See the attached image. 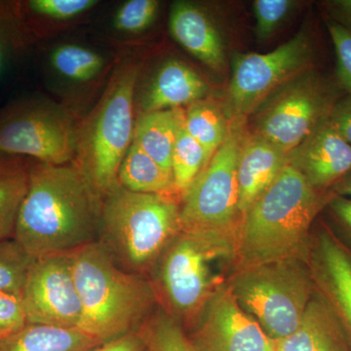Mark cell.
<instances>
[{"instance_id": "6da1fadb", "label": "cell", "mask_w": 351, "mask_h": 351, "mask_svg": "<svg viewBox=\"0 0 351 351\" xmlns=\"http://www.w3.org/2000/svg\"><path fill=\"white\" fill-rule=\"evenodd\" d=\"M103 202L73 162L32 160L13 239L34 260L69 255L98 241Z\"/></svg>"}, {"instance_id": "7a4b0ae2", "label": "cell", "mask_w": 351, "mask_h": 351, "mask_svg": "<svg viewBox=\"0 0 351 351\" xmlns=\"http://www.w3.org/2000/svg\"><path fill=\"white\" fill-rule=\"evenodd\" d=\"M334 195L314 189L301 173L285 166L243 216L237 269L288 258L306 261L314 221Z\"/></svg>"}, {"instance_id": "3957f363", "label": "cell", "mask_w": 351, "mask_h": 351, "mask_svg": "<svg viewBox=\"0 0 351 351\" xmlns=\"http://www.w3.org/2000/svg\"><path fill=\"white\" fill-rule=\"evenodd\" d=\"M82 302L80 329L103 343L137 332L158 304L149 278L120 269L94 242L69 254Z\"/></svg>"}, {"instance_id": "277c9868", "label": "cell", "mask_w": 351, "mask_h": 351, "mask_svg": "<svg viewBox=\"0 0 351 351\" xmlns=\"http://www.w3.org/2000/svg\"><path fill=\"white\" fill-rule=\"evenodd\" d=\"M180 204L172 195L133 193L119 186L104 199L97 242L120 269L149 278L182 232Z\"/></svg>"}, {"instance_id": "5b68a950", "label": "cell", "mask_w": 351, "mask_h": 351, "mask_svg": "<svg viewBox=\"0 0 351 351\" xmlns=\"http://www.w3.org/2000/svg\"><path fill=\"white\" fill-rule=\"evenodd\" d=\"M138 75L133 60L117 64L100 100L78 125L73 163L103 200L120 186L119 168L133 142Z\"/></svg>"}, {"instance_id": "8992f818", "label": "cell", "mask_w": 351, "mask_h": 351, "mask_svg": "<svg viewBox=\"0 0 351 351\" xmlns=\"http://www.w3.org/2000/svg\"><path fill=\"white\" fill-rule=\"evenodd\" d=\"M230 132L181 199L182 232L223 240L237 247L242 216L237 168L248 134L247 121L230 120Z\"/></svg>"}, {"instance_id": "52a82bcc", "label": "cell", "mask_w": 351, "mask_h": 351, "mask_svg": "<svg viewBox=\"0 0 351 351\" xmlns=\"http://www.w3.org/2000/svg\"><path fill=\"white\" fill-rule=\"evenodd\" d=\"M235 301L274 341L299 328L314 285L306 261H276L237 269L228 283Z\"/></svg>"}, {"instance_id": "ba28073f", "label": "cell", "mask_w": 351, "mask_h": 351, "mask_svg": "<svg viewBox=\"0 0 351 351\" xmlns=\"http://www.w3.org/2000/svg\"><path fill=\"white\" fill-rule=\"evenodd\" d=\"M234 258L235 245L181 232L157 263L152 283L157 301L178 322L195 324L211 295L223 285L213 271L215 263Z\"/></svg>"}, {"instance_id": "9c48e42d", "label": "cell", "mask_w": 351, "mask_h": 351, "mask_svg": "<svg viewBox=\"0 0 351 351\" xmlns=\"http://www.w3.org/2000/svg\"><path fill=\"white\" fill-rule=\"evenodd\" d=\"M345 95L335 75L314 66L270 94L247 120L248 131L289 154L329 117Z\"/></svg>"}, {"instance_id": "30bf717a", "label": "cell", "mask_w": 351, "mask_h": 351, "mask_svg": "<svg viewBox=\"0 0 351 351\" xmlns=\"http://www.w3.org/2000/svg\"><path fill=\"white\" fill-rule=\"evenodd\" d=\"M316 57L313 29L306 25L269 53L235 55L232 80L223 101L228 119L247 121L277 88L302 71L317 66Z\"/></svg>"}, {"instance_id": "8fae6325", "label": "cell", "mask_w": 351, "mask_h": 351, "mask_svg": "<svg viewBox=\"0 0 351 351\" xmlns=\"http://www.w3.org/2000/svg\"><path fill=\"white\" fill-rule=\"evenodd\" d=\"M78 125L62 108L21 101L0 110V154L51 165L75 160Z\"/></svg>"}, {"instance_id": "7c38bea8", "label": "cell", "mask_w": 351, "mask_h": 351, "mask_svg": "<svg viewBox=\"0 0 351 351\" xmlns=\"http://www.w3.org/2000/svg\"><path fill=\"white\" fill-rule=\"evenodd\" d=\"M27 323L78 328L82 306L69 255L36 258L22 294Z\"/></svg>"}, {"instance_id": "4fadbf2b", "label": "cell", "mask_w": 351, "mask_h": 351, "mask_svg": "<svg viewBox=\"0 0 351 351\" xmlns=\"http://www.w3.org/2000/svg\"><path fill=\"white\" fill-rule=\"evenodd\" d=\"M189 339L193 351H276L274 341L239 306L226 283L211 295Z\"/></svg>"}, {"instance_id": "5bb4252c", "label": "cell", "mask_w": 351, "mask_h": 351, "mask_svg": "<svg viewBox=\"0 0 351 351\" xmlns=\"http://www.w3.org/2000/svg\"><path fill=\"white\" fill-rule=\"evenodd\" d=\"M306 263L314 291L339 321L351 343V251L323 226L311 235Z\"/></svg>"}, {"instance_id": "9a60e30c", "label": "cell", "mask_w": 351, "mask_h": 351, "mask_svg": "<svg viewBox=\"0 0 351 351\" xmlns=\"http://www.w3.org/2000/svg\"><path fill=\"white\" fill-rule=\"evenodd\" d=\"M288 164L314 189L328 193L351 173V145L328 117L288 154Z\"/></svg>"}, {"instance_id": "2e32d148", "label": "cell", "mask_w": 351, "mask_h": 351, "mask_svg": "<svg viewBox=\"0 0 351 351\" xmlns=\"http://www.w3.org/2000/svg\"><path fill=\"white\" fill-rule=\"evenodd\" d=\"M169 27L173 38L208 68L223 71L226 52L218 27L202 9L188 1L171 7Z\"/></svg>"}, {"instance_id": "e0dca14e", "label": "cell", "mask_w": 351, "mask_h": 351, "mask_svg": "<svg viewBox=\"0 0 351 351\" xmlns=\"http://www.w3.org/2000/svg\"><path fill=\"white\" fill-rule=\"evenodd\" d=\"M287 165V154L248 131L240 152L237 168L239 210L242 216Z\"/></svg>"}, {"instance_id": "ac0fdd59", "label": "cell", "mask_w": 351, "mask_h": 351, "mask_svg": "<svg viewBox=\"0 0 351 351\" xmlns=\"http://www.w3.org/2000/svg\"><path fill=\"white\" fill-rule=\"evenodd\" d=\"M205 80L188 64L176 59L164 62L143 95V112L189 107L208 96Z\"/></svg>"}, {"instance_id": "d6986e66", "label": "cell", "mask_w": 351, "mask_h": 351, "mask_svg": "<svg viewBox=\"0 0 351 351\" xmlns=\"http://www.w3.org/2000/svg\"><path fill=\"white\" fill-rule=\"evenodd\" d=\"M276 351H351L348 335L324 301L314 292L299 328L274 341Z\"/></svg>"}, {"instance_id": "ffe728a7", "label": "cell", "mask_w": 351, "mask_h": 351, "mask_svg": "<svg viewBox=\"0 0 351 351\" xmlns=\"http://www.w3.org/2000/svg\"><path fill=\"white\" fill-rule=\"evenodd\" d=\"M100 346V341L80 328L34 323L0 339V351H94Z\"/></svg>"}, {"instance_id": "44dd1931", "label": "cell", "mask_w": 351, "mask_h": 351, "mask_svg": "<svg viewBox=\"0 0 351 351\" xmlns=\"http://www.w3.org/2000/svg\"><path fill=\"white\" fill-rule=\"evenodd\" d=\"M182 108L142 113L134 126L133 142L170 174Z\"/></svg>"}, {"instance_id": "7402d4cb", "label": "cell", "mask_w": 351, "mask_h": 351, "mask_svg": "<svg viewBox=\"0 0 351 351\" xmlns=\"http://www.w3.org/2000/svg\"><path fill=\"white\" fill-rule=\"evenodd\" d=\"M32 159L0 154V242L13 239L29 184Z\"/></svg>"}, {"instance_id": "603a6c76", "label": "cell", "mask_w": 351, "mask_h": 351, "mask_svg": "<svg viewBox=\"0 0 351 351\" xmlns=\"http://www.w3.org/2000/svg\"><path fill=\"white\" fill-rule=\"evenodd\" d=\"M184 119L186 130L204 149L208 162L225 142L232 123L223 101L205 97L184 108Z\"/></svg>"}, {"instance_id": "cb8c5ba5", "label": "cell", "mask_w": 351, "mask_h": 351, "mask_svg": "<svg viewBox=\"0 0 351 351\" xmlns=\"http://www.w3.org/2000/svg\"><path fill=\"white\" fill-rule=\"evenodd\" d=\"M119 182L122 188L133 193L172 195V174L134 142L120 166Z\"/></svg>"}, {"instance_id": "d4e9b609", "label": "cell", "mask_w": 351, "mask_h": 351, "mask_svg": "<svg viewBox=\"0 0 351 351\" xmlns=\"http://www.w3.org/2000/svg\"><path fill=\"white\" fill-rule=\"evenodd\" d=\"M206 163L204 149L186 130L184 108L180 117L172 156V195L180 202Z\"/></svg>"}, {"instance_id": "484cf974", "label": "cell", "mask_w": 351, "mask_h": 351, "mask_svg": "<svg viewBox=\"0 0 351 351\" xmlns=\"http://www.w3.org/2000/svg\"><path fill=\"white\" fill-rule=\"evenodd\" d=\"M137 332L145 351H193L182 325L165 311L152 314Z\"/></svg>"}, {"instance_id": "4316f807", "label": "cell", "mask_w": 351, "mask_h": 351, "mask_svg": "<svg viewBox=\"0 0 351 351\" xmlns=\"http://www.w3.org/2000/svg\"><path fill=\"white\" fill-rule=\"evenodd\" d=\"M51 63L60 75L78 82L92 80L104 66L100 55L88 48L71 44L55 49Z\"/></svg>"}, {"instance_id": "83f0119b", "label": "cell", "mask_w": 351, "mask_h": 351, "mask_svg": "<svg viewBox=\"0 0 351 351\" xmlns=\"http://www.w3.org/2000/svg\"><path fill=\"white\" fill-rule=\"evenodd\" d=\"M34 261L15 239L0 242V291L22 297Z\"/></svg>"}, {"instance_id": "f1b7e54d", "label": "cell", "mask_w": 351, "mask_h": 351, "mask_svg": "<svg viewBox=\"0 0 351 351\" xmlns=\"http://www.w3.org/2000/svg\"><path fill=\"white\" fill-rule=\"evenodd\" d=\"M297 5L298 2L293 0L254 1L255 36L257 40L263 43L271 38Z\"/></svg>"}, {"instance_id": "f546056e", "label": "cell", "mask_w": 351, "mask_h": 351, "mask_svg": "<svg viewBox=\"0 0 351 351\" xmlns=\"http://www.w3.org/2000/svg\"><path fill=\"white\" fill-rule=\"evenodd\" d=\"M158 10L159 2L156 0H130L117 11L115 27L132 34L145 31L156 20Z\"/></svg>"}, {"instance_id": "4dcf8cb0", "label": "cell", "mask_w": 351, "mask_h": 351, "mask_svg": "<svg viewBox=\"0 0 351 351\" xmlns=\"http://www.w3.org/2000/svg\"><path fill=\"white\" fill-rule=\"evenodd\" d=\"M325 20L336 55V76L346 95L351 96V34L341 25Z\"/></svg>"}, {"instance_id": "1f68e13d", "label": "cell", "mask_w": 351, "mask_h": 351, "mask_svg": "<svg viewBox=\"0 0 351 351\" xmlns=\"http://www.w3.org/2000/svg\"><path fill=\"white\" fill-rule=\"evenodd\" d=\"M96 3L95 0H31L22 6L34 15L50 19L69 20L86 12Z\"/></svg>"}, {"instance_id": "d6a6232c", "label": "cell", "mask_w": 351, "mask_h": 351, "mask_svg": "<svg viewBox=\"0 0 351 351\" xmlns=\"http://www.w3.org/2000/svg\"><path fill=\"white\" fill-rule=\"evenodd\" d=\"M27 324L22 297L0 291V339L8 338Z\"/></svg>"}, {"instance_id": "836d02e7", "label": "cell", "mask_w": 351, "mask_h": 351, "mask_svg": "<svg viewBox=\"0 0 351 351\" xmlns=\"http://www.w3.org/2000/svg\"><path fill=\"white\" fill-rule=\"evenodd\" d=\"M324 211L334 223L335 228L338 230L339 235L346 239L348 243H343L350 249L351 251V199L350 198L341 197L334 195L330 202L328 203Z\"/></svg>"}, {"instance_id": "e575fe53", "label": "cell", "mask_w": 351, "mask_h": 351, "mask_svg": "<svg viewBox=\"0 0 351 351\" xmlns=\"http://www.w3.org/2000/svg\"><path fill=\"white\" fill-rule=\"evenodd\" d=\"M329 120L339 135L351 145V96L345 95L337 101Z\"/></svg>"}, {"instance_id": "d590c367", "label": "cell", "mask_w": 351, "mask_h": 351, "mask_svg": "<svg viewBox=\"0 0 351 351\" xmlns=\"http://www.w3.org/2000/svg\"><path fill=\"white\" fill-rule=\"evenodd\" d=\"M324 19L341 25L351 34V0H327L321 2Z\"/></svg>"}, {"instance_id": "8d00e7d4", "label": "cell", "mask_w": 351, "mask_h": 351, "mask_svg": "<svg viewBox=\"0 0 351 351\" xmlns=\"http://www.w3.org/2000/svg\"><path fill=\"white\" fill-rule=\"evenodd\" d=\"M94 351H145V346L138 332H134L103 343Z\"/></svg>"}, {"instance_id": "74e56055", "label": "cell", "mask_w": 351, "mask_h": 351, "mask_svg": "<svg viewBox=\"0 0 351 351\" xmlns=\"http://www.w3.org/2000/svg\"><path fill=\"white\" fill-rule=\"evenodd\" d=\"M331 191L335 195L351 199V173L339 181Z\"/></svg>"}, {"instance_id": "f35d334b", "label": "cell", "mask_w": 351, "mask_h": 351, "mask_svg": "<svg viewBox=\"0 0 351 351\" xmlns=\"http://www.w3.org/2000/svg\"><path fill=\"white\" fill-rule=\"evenodd\" d=\"M1 32H0V75L3 69V39H2Z\"/></svg>"}]
</instances>
